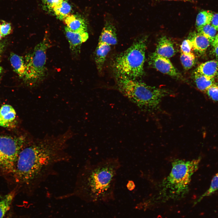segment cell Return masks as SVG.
<instances>
[{
	"label": "cell",
	"instance_id": "obj_1",
	"mask_svg": "<svg viewBox=\"0 0 218 218\" xmlns=\"http://www.w3.org/2000/svg\"><path fill=\"white\" fill-rule=\"evenodd\" d=\"M70 130L57 136L35 139L19 153L12 171L18 187L32 193L53 174L57 165L68 162Z\"/></svg>",
	"mask_w": 218,
	"mask_h": 218
},
{
	"label": "cell",
	"instance_id": "obj_2",
	"mask_svg": "<svg viewBox=\"0 0 218 218\" xmlns=\"http://www.w3.org/2000/svg\"><path fill=\"white\" fill-rule=\"evenodd\" d=\"M118 158L108 157L95 164L87 161L78 173L73 194L87 202H107L114 198Z\"/></svg>",
	"mask_w": 218,
	"mask_h": 218
},
{
	"label": "cell",
	"instance_id": "obj_3",
	"mask_svg": "<svg viewBox=\"0 0 218 218\" xmlns=\"http://www.w3.org/2000/svg\"><path fill=\"white\" fill-rule=\"evenodd\" d=\"M119 91L138 107L148 109H155L162 99L170 94L165 89L148 85L128 77H117Z\"/></svg>",
	"mask_w": 218,
	"mask_h": 218
},
{
	"label": "cell",
	"instance_id": "obj_4",
	"mask_svg": "<svg viewBox=\"0 0 218 218\" xmlns=\"http://www.w3.org/2000/svg\"><path fill=\"white\" fill-rule=\"evenodd\" d=\"M200 160V157L190 160H174L170 173L161 184L162 192L174 196L187 192L192 176L198 169Z\"/></svg>",
	"mask_w": 218,
	"mask_h": 218
},
{
	"label": "cell",
	"instance_id": "obj_5",
	"mask_svg": "<svg viewBox=\"0 0 218 218\" xmlns=\"http://www.w3.org/2000/svg\"><path fill=\"white\" fill-rule=\"evenodd\" d=\"M146 45L145 39H141L117 57L114 66L117 77L135 79L143 75Z\"/></svg>",
	"mask_w": 218,
	"mask_h": 218
},
{
	"label": "cell",
	"instance_id": "obj_6",
	"mask_svg": "<svg viewBox=\"0 0 218 218\" xmlns=\"http://www.w3.org/2000/svg\"><path fill=\"white\" fill-rule=\"evenodd\" d=\"M50 46L48 35L46 34L31 52L25 57L26 73L23 79L31 85L41 81L46 76V53Z\"/></svg>",
	"mask_w": 218,
	"mask_h": 218
},
{
	"label": "cell",
	"instance_id": "obj_7",
	"mask_svg": "<svg viewBox=\"0 0 218 218\" xmlns=\"http://www.w3.org/2000/svg\"><path fill=\"white\" fill-rule=\"evenodd\" d=\"M34 139L27 135L13 136L0 135V170L12 172L19 153Z\"/></svg>",
	"mask_w": 218,
	"mask_h": 218
},
{
	"label": "cell",
	"instance_id": "obj_8",
	"mask_svg": "<svg viewBox=\"0 0 218 218\" xmlns=\"http://www.w3.org/2000/svg\"><path fill=\"white\" fill-rule=\"evenodd\" d=\"M150 58L151 64L161 73L177 78L181 77L180 73L167 58L159 56L155 53H153Z\"/></svg>",
	"mask_w": 218,
	"mask_h": 218
},
{
	"label": "cell",
	"instance_id": "obj_9",
	"mask_svg": "<svg viewBox=\"0 0 218 218\" xmlns=\"http://www.w3.org/2000/svg\"><path fill=\"white\" fill-rule=\"evenodd\" d=\"M63 21L66 27L72 31L76 32L87 31V22L84 17L80 15L71 13Z\"/></svg>",
	"mask_w": 218,
	"mask_h": 218
},
{
	"label": "cell",
	"instance_id": "obj_10",
	"mask_svg": "<svg viewBox=\"0 0 218 218\" xmlns=\"http://www.w3.org/2000/svg\"><path fill=\"white\" fill-rule=\"evenodd\" d=\"M64 32L68 41L70 49L71 51H77L81 45L88 39V34L87 32H76L71 31L66 27Z\"/></svg>",
	"mask_w": 218,
	"mask_h": 218
},
{
	"label": "cell",
	"instance_id": "obj_11",
	"mask_svg": "<svg viewBox=\"0 0 218 218\" xmlns=\"http://www.w3.org/2000/svg\"><path fill=\"white\" fill-rule=\"evenodd\" d=\"M117 42L115 29L111 23L107 22L102 30L98 43L111 46L115 45Z\"/></svg>",
	"mask_w": 218,
	"mask_h": 218
},
{
	"label": "cell",
	"instance_id": "obj_12",
	"mask_svg": "<svg viewBox=\"0 0 218 218\" xmlns=\"http://www.w3.org/2000/svg\"><path fill=\"white\" fill-rule=\"evenodd\" d=\"M155 53L168 58L174 54L175 50L171 41L166 37L164 36L159 41Z\"/></svg>",
	"mask_w": 218,
	"mask_h": 218
},
{
	"label": "cell",
	"instance_id": "obj_13",
	"mask_svg": "<svg viewBox=\"0 0 218 218\" xmlns=\"http://www.w3.org/2000/svg\"><path fill=\"white\" fill-rule=\"evenodd\" d=\"M196 71L215 79H218V62L212 60L201 63Z\"/></svg>",
	"mask_w": 218,
	"mask_h": 218
},
{
	"label": "cell",
	"instance_id": "obj_14",
	"mask_svg": "<svg viewBox=\"0 0 218 218\" xmlns=\"http://www.w3.org/2000/svg\"><path fill=\"white\" fill-rule=\"evenodd\" d=\"M111 49V46L105 44L98 43L96 49L95 61L99 72L102 69L107 55Z\"/></svg>",
	"mask_w": 218,
	"mask_h": 218
},
{
	"label": "cell",
	"instance_id": "obj_15",
	"mask_svg": "<svg viewBox=\"0 0 218 218\" xmlns=\"http://www.w3.org/2000/svg\"><path fill=\"white\" fill-rule=\"evenodd\" d=\"M11 65L19 76L24 79L26 73V65L24 58L22 56L12 53L10 56Z\"/></svg>",
	"mask_w": 218,
	"mask_h": 218
},
{
	"label": "cell",
	"instance_id": "obj_16",
	"mask_svg": "<svg viewBox=\"0 0 218 218\" xmlns=\"http://www.w3.org/2000/svg\"><path fill=\"white\" fill-rule=\"evenodd\" d=\"M194 78L197 88L204 93L210 86L216 82L214 78L203 74L196 71L194 73Z\"/></svg>",
	"mask_w": 218,
	"mask_h": 218
},
{
	"label": "cell",
	"instance_id": "obj_17",
	"mask_svg": "<svg viewBox=\"0 0 218 218\" xmlns=\"http://www.w3.org/2000/svg\"><path fill=\"white\" fill-rule=\"evenodd\" d=\"M190 40L192 43L193 48L200 52L206 50L211 44L207 38L198 32Z\"/></svg>",
	"mask_w": 218,
	"mask_h": 218
},
{
	"label": "cell",
	"instance_id": "obj_18",
	"mask_svg": "<svg viewBox=\"0 0 218 218\" xmlns=\"http://www.w3.org/2000/svg\"><path fill=\"white\" fill-rule=\"evenodd\" d=\"M52 12L59 19L63 21L71 14L72 8L67 0H63L53 9Z\"/></svg>",
	"mask_w": 218,
	"mask_h": 218
},
{
	"label": "cell",
	"instance_id": "obj_19",
	"mask_svg": "<svg viewBox=\"0 0 218 218\" xmlns=\"http://www.w3.org/2000/svg\"><path fill=\"white\" fill-rule=\"evenodd\" d=\"M15 194V191L0 196V218H3L9 210Z\"/></svg>",
	"mask_w": 218,
	"mask_h": 218
},
{
	"label": "cell",
	"instance_id": "obj_20",
	"mask_svg": "<svg viewBox=\"0 0 218 218\" xmlns=\"http://www.w3.org/2000/svg\"><path fill=\"white\" fill-rule=\"evenodd\" d=\"M213 13L209 11H203L197 14L196 21L197 29L210 24Z\"/></svg>",
	"mask_w": 218,
	"mask_h": 218
},
{
	"label": "cell",
	"instance_id": "obj_21",
	"mask_svg": "<svg viewBox=\"0 0 218 218\" xmlns=\"http://www.w3.org/2000/svg\"><path fill=\"white\" fill-rule=\"evenodd\" d=\"M0 114L4 120L9 123L15 119L16 115L14 108L8 104L4 105L1 107Z\"/></svg>",
	"mask_w": 218,
	"mask_h": 218
},
{
	"label": "cell",
	"instance_id": "obj_22",
	"mask_svg": "<svg viewBox=\"0 0 218 218\" xmlns=\"http://www.w3.org/2000/svg\"><path fill=\"white\" fill-rule=\"evenodd\" d=\"M197 31L207 38L212 44L216 35L217 31L210 24L197 29Z\"/></svg>",
	"mask_w": 218,
	"mask_h": 218
},
{
	"label": "cell",
	"instance_id": "obj_23",
	"mask_svg": "<svg viewBox=\"0 0 218 218\" xmlns=\"http://www.w3.org/2000/svg\"><path fill=\"white\" fill-rule=\"evenodd\" d=\"M180 60L184 68L188 70L192 68L194 64L195 57L194 54L191 52L187 54L182 53Z\"/></svg>",
	"mask_w": 218,
	"mask_h": 218
},
{
	"label": "cell",
	"instance_id": "obj_24",
	"mask_svg": "<svg viewBox=\"0 0 218 218\" xmlns=\"http://www.w3.org/2000/svg\"><path fill=\"white\" fill-rule=\"evenodd\" d=\"M218 190V173H216L212 179L209 188L202 194L195 203L196 204L200 201L204 197L209 196Z\"/></svg>",
	"mask_w": 218,
	"mask_h": 218
},
{
	"label": "cell",
	"instance_id": "obj_25",
	"mask_svg": "<svg viewBox=\"0 0 218 218\" xmlns=\"http://www.w3.org/2000/svg\"><path fill=\"white\" fill-rule=\"evenodd\" d=\"M205 93L213 101L218 103V83L215 82L213 84Z\"/></svg>",
	"mask_w": 218,
	"mask_h": 218
},
{
	"label": "cell",
	"instance_id": "obj_26",
	"mask_svg": "<svg viewBox=\"0 0 218 218\" xmlns=\"http://www.w3.org/2000/svg\"><path fill=\"white\" fill-rule=\"evenodd\" d=\"M12 29V26L10 23L0 19V35L3 38L9 34Z\"/></svg>",
	"mask_w": 218,
	"mask_h": 218
},
{
	"label": "cell",
	"instance_id": "obj_27",
	"mask_svg": "<svg viewBox=\"0 0 218 218\" xmlns=\"http://www.w3.org/2000/svg\"><path fill=\"white\" fill-rule=\"evenodd\" d=\"M180 48L182 53L187 54L191 52V51L193 48L191 40L187 39L183 41L181 45Z\"/></svg>",
	"mask_w": 218,
	"mask_h": 218
},
{
	"label": "cell",
	"instance_id": "obj_28",
	"mask_svg": "<svg viewBox=\"0 0 218 218\" xmlns=\"http://www.w3.org/2000/svg\"><path fill=\"white\" fill-rule=\"evenodd\" d=\"M63 0H41L43 4L49 10L53 9Z\"/></svg>",
	"mask_w": 218,
	"mask_h": 218
},
{
	"label": "cell",
	"instance_id": "obj_29",
	"mask_svg": "<svg viewBox=\"0 0 218 218\" xmlns=\"http://www.w3.org/2000/svg\"><path fill=\"white\" fill-rule=\"evenodd\" d=\"M210 24L218 31V13H213Z\"/></svg>",
	"mask_w": 218,
	"mask_h": 218
},
{
	"label": "cell",
	"instance_id": "obj_30",
	"mask_svg": "<svg viewBox=\"0 0 218 218\" xmlns=\"http://www.w3.org/2000/svg\"><path fill=\"white\" fill-rule=\"evenodd\" d=\"M0 126L5 127H8L10 126V123L4 120L0 114Z\"/></svg>",
	"mask_w": 218,
	"mask_h": 218
},
{
	"label": "cell",
	"instance_id": "obj_31",
	"mask_svg": "<svg viewBox=\"0 0 218 218\" xmlns=\"http://www.w3.org/2000/svg\"><path fill=\"white\" fill-rule=\"evenodd\" d=\"M127 187L129 190H133L135 187L134 182L131 180L129 181L127 185Z\"/></svg>",
	"mask_w": 218,
	"mask_h": 218
},
{
	"label": "cell",
	"instance_id": "obj_32",
	"mask_svg": "<svg viewBox=\"0 0 218 218\" xmlns=\"http://www.w3.org/2000/svg\"><path fill=\"white\" fill-rule=\"evenodd\" d=\"M213 54L216 58L218 60V45L213 47Z\"/></svg>",
	"mask_w": 218,
	"mask_h": 218
},
{
	"label": "cell",
	"instance_id": "obj_33",
	"mask_svg": "<svg viewBox=\"0 0 218 218\" xmlns=\"http://www.w3.org/2000/svg\"><path fill=\"white\" fill-rule=\"evenodd\" d=\"M212 45L213 47L218 45V33L216 35L215 39Z\"/></svg>",
	"mask_w": 218,
	"mask_h": 218
},
{
	"label": "cell",
	"instance_id": "obj_34",
	"mask_svg": "<svg viewBox=\"0 0 218 218\" xmlns=\"http://www.w3.org/2000/svg\"><path fill=\"white\" fill-rule=\"evenodd\" d=\"M4 46V44L2 43H0V56L2 52Z\"/></svg>",
	"mask_w": 218,
	"mask_h": 218
},
{
	"label": "cell",
	"instance_id": "obj_35",
	"mask_svg": "<svg viewBox=\"0 0 218 218\" xmlns=\"http://www.w3.org/2000/svg\"><path fill=\"white\" fill-rule=\"evenodd\" d=\"M3 71V68L0 66V76L1 74H2V71Z\"/></svg>",
	"mask_w": 218,
	"mask_h": 218
},
{
	"label": "cell",
	"instance_id": "obj_36",
	"mask_svg": "<svg viewBox=\"0 0 218 218\" xmlns=\"http://www.w3.org/2000/svg\"><path fill=\"white\" fill-rule=\"evenodd\" d=\"M176 0V1H181L185 2L190 1V0Z\"/></svg>",
	"mask_w": 218,
	"mask_h": 218
},
{
	"label": "cell",
	"instance_id": "obj_37",
	"mask_svg": "<svg viewBox=\"0 0 218 218\" xmlns=\"http://www.w3.org/2000/svg\"><path fill=\"white\" fill-rule=\"evenodd\" d=\"M3 38V37L0 35V40Z\"/></svg>",
	"mask_w": 218,
	"mask_h": 218
}]
</instances>
